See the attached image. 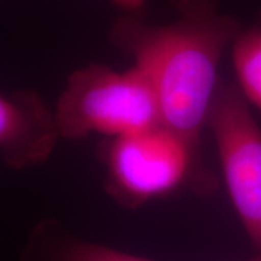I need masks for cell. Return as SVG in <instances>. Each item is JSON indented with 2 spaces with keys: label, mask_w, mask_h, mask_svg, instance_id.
<instances>
[{
  "label": "cell",
  "mask_w": 261,
  "mask_h": 261,
  "mask_svg": "<svg viewBox=\"0 0 261 261\" xmlns=\"http://www.w3.org/2000/svg\"><path fill=\"white\" fill-rule=\"evenodd\" d=\"M177 18L164 25L123 13L113 20L109 41L134 58L151 84L161 123L202 154V134L218 89L225 49L243 28L221 12L218 0H170Z\"/></svg>",
  "instance_id": "obj_1"
},
{
  "label": "cell",
  "mask_w": 261,
  "mask_h": 261,
  "mask_svg": "<svg viewBox=\"0 0 261 261\" xmlns=\"http://www.w3.org/2000/svg\"><path fill=\"white\" fill-rule=\"evenodd\" d=\"M106 190L125 207H138L186 186L197 195L216 189V178L192 147L163 123L108 138L100 147Z\"/></svg>",
  "instance_id": "obj_2"
},
{
  "label": "cell",
  "mask_w": 261,
  "mask_h": 261,
  "mask_svg": "<svg viewBox=\"0 0 261 261\" xmlns=\"http://www.w3.org/2000/svg\"><path fill=\"white\" fill-rule=\"evenodd\" d=\"M54 115L60 137L65 140L90 134L115 138L161 123L155 93L135 65L126 71L100 64L75 70L57 100Z\"/></svg>",
  "instance_id": "obj_3"
},
{
  "label": "cell",
  "mask_w": 261,
  "mask_h": 261,
  "mask_svg": "<svg viewBox=\"0 0 261 261\" xmlns=\"http://www.w3.org/2000/svg\"><path fill=\"white\" fill-rule=\"evenodd\" d=\"M207 126L231 203L252 247L261 252V126L232 82L219 80Z\"/></svg>",
  "instance_id": "obj_4"
},
{
  "label": "cell",
  "mask_w": 261,
  "mask_h": 261,
  "mask_svg": "<svg viewBox=\"0 0 261 261\" xmlns=\"http://www.w3.org/2000/svg\"><path fill=\"white\" fill-rule=\"evenodd\" d=\"M56 115L34 90L0 93V159L23 170L47 161L60 140Z\"/></svg>",
  "instance_id": "obj_5"
},
{
  "label": "cell",
  "mask_w": 261,
  "mask_h": 261,
  "mask_svg": "<svg viewBox=\"0 0 261 261\" xmlns=\"http://www.w3.org/2000/svg\"><path fill=\"white\" fill-rule=\"evenodd\" d=\"M235 84L248 105L261 113V9L231 44Z\"/></svg>",
  "instance_id": "obj_6"
},
{
  "label": "cell",
  "mask_w": 261,
  "mask_h": 261,
  "mask_svg": "<svg viewBox=\"0 0 261 261\" xmlns=\"http://www.w3.org/2000/svg\"><path fill=\"white\" fill-rule=\"evenodd\" d=\"M48 261H155L141 255L119 251L100 244L87 243L80 240H65L54 245Z\"/></svg>",
  "instance_id": "obj_7"
},
{
  "label": "cell",
  "mask_w": 261,
  "mask_h": 261,
  "mask_svg": "<svg viewBox=\"0 0 261 261\" xmlns=\"http://www.w3.org/2000/svg\"><path fill=\"white\" fill-rule=\"evenodd\" d=\"M115 6H118L125 13L141 15V12L145 9L147 0H111Z\"/></svg>",
  "instance_id": "obj_8"
},
{
  "label": "cell",
  "mask_w": 261,
  "mask_h": 261,
  "mask_svg": "<svg viewBox=\"0 0 261 261\" xmlns=\"http://www.w3.org/2000/svg\"><path fill=\"white\" fill-rule=\"evenodd\" d=\"M247 261H261V252H257V255H254L252 258H250V260Z\"/></svg>",
  "instance_id": "obj_9"
}]
</instances>
